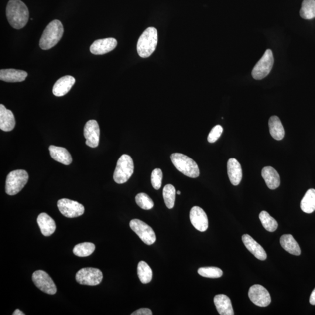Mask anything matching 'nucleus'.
Listing matches in <instances>:
<instances>
[{
	"mask_svg": "<svg viewBox=\"0 0 315 315\" xmlns=\"http://www.w3.org/2000/svg\"><path fill=\"white\" fill-rule=\"evenodd\" d=\"M57 206L64 216L70 218L80 217L85 211L83 205L67 198H63L58 201Z\"/></svg>",
	"mask_w": 315,
	"mask_h": 315,
	"instance_id": "nucleus-11",
	"label": "nucleus"
},
{
	"mask_svg": "<svg viewBox=\"0 0 315 315\" xmlns=\"http://www.w3.org/2000/svg\"><path fill=\"white\" fill-rule=\"evenodd\" d=\"M163 173L161 169L157 168L153 170L151 175V182L154 189L159 190L161 187Z\"/></svg>",
	"mask_w": 315,
	"mask_h": 315,
	"instance_id": "nucleus-35",
	"label": "nucleus"
},
{
	"mask_svg": "<svg viewBox=\"0 0 315 315\" xmlns=\"http://www.w3.org/2000/svg\"><path fill=\"white\" fill-rule=\"evenodd\" d=\"M12 315H25V314H24L23 312L19 310V309H16L14 312H13V313L12 314Z\"/></svg>",
	"mask_w": 315,
	"mask_h": 315,
	"instance_id": "nucleus-39",
	"label": "nucleus"
},
{
	"mask_svg": "<svg viewBox=\"0 0 315 315\" xmlns=\"http://www.w3.org/2000/svg\"><path fill=\"white\" fill-rule=\"evenodd\" d=\"M136 204L139 207L145 210H149L154 207V203L152 198L146 193H139L135 197Z\"/></svg>",
	"mask_w": 315,
	"mask_h": 315,
	"instance_id": "nucleus-34",
	"label": "nucleus"
},
{
	"mask_svg": "<svg viewBox=\"0 0 315 315\" xmlns=\"http://www.w3.org/2000/svg\"><path fill=\"white\" fill-rule=\"evenodd\" d=\"M75 83V79L70 75H66V76L60 78L54 85L53 94L56 97H63L70 91Z\"/></svg>",
	"mask_w": 315,
	"mask_h": 315,
	"instance_id": "nucleus-17",
	"label": "nucleus"
},
{
	"mask_svg": "<svg viewBox=\"0 0 315 315\" xmlns=\"http://www.w3.org/2000/svg\"><path fill=\"white\" fill-rule=\"evenodd\" d=\"M130 227L134 231L141 240L146 245H151L156 240V236L153 229L145 222L133 219L130 222Z\"/></svg>",
	"mask_w": 315,
	"mask_h": 315,
	"instance_id": "nucleus-8",
	"label": "nucleus"
},
{
	"mask_svg": "<svg viewBox=\"0 0 315 315\" xmlns=\"http://www.w3.org/2000/svg\"><path fill=\"white\" fill-rule=\"evenodd\" d=\"M227 170L229 179L234 186H238L242 179V170L241 164L235 158L228 160Z\"/></svg>",
	"mask_w": 315,
	"mask_h": 315,
	"instance_id": "nucleus-19",
	"label": "nucleus"
},
{
	"mask_svg": "<svg viewBox=\"0 0 315 315\" xmlns=\"http://www.w3.org/2000/svg\"><path fill=\"white\" fill-rule=\"evenodd\" d=\"M42 234L45 236H49L56 231V225L53 219L46 213H41L37 218Z\"/></svg>",
	"mask_w": 315,
	"mask_h": 315,
	"instance_id": "nucleus-20",
	"label": "nucleus"
},
{
	"mask_svg": "<svg viewBox=\"0 0 315 315\" xmlns=\"http://www.w3.org/2000/svg\"><path fill=\"white\" fill-rule=\"evenodd\" d=\"M153 313L149 308H140V309L133 312L131 315H152Z\"/></svg>",
	"mask_w": 315,
	"mask_h": 315,
	"instance_id": "nucleus-37",
	"label": "nucleus"
},
{
	"mask_svg": "<svg viewBox=\"0 0 315 315\" xmlns=\"http://www.w3.org/2000/svg\"><path fill=\"white\" fill-rule=\"evenodd\" d=\"M269 132L273 139L282 140L285 135V131L280 119L276 116L270 117L269 121Z\"/></svg>",
	"mask_w": 315,
	"mask_h": 315,
	"instance_id": "nucleus-26",
	"label": "nucleus"
},
{
	"mask_svg": "<svg viewBox=\"0 0 315 315\" xmlns=\"http://www.w3.org/2000/svg\"><path fill=\"white\" fill-rule=\"evenodd\" d=\"M222 132H223V128L221 125H216L209 133L208 136V141L210 143H214L217 142L218 139L220 138Z\"/></svg>",
	"mask_w": 315,
	"mask_h": 315,
	"instance_id": "nucleus-36",
	"label": "nucleus"
},
{
	"mask_svg": "<svg viewBox=\"0 0 315 315\" xmlns=\"http://www.w3.org/2000/svg\"><path fill=\"white\" fill-rule=\"evenodd\" d=\"M273 64L274 57L272 51L270 49H268L253 68L252 71L253 78L255 80H260L268 76L272 69Z\"/></svg>",
	"mask_w": 315,
	"mask_h": 315,
	"instance_id": "nucleus-7",
	"label": "nucleus"
},
{
	"mask_svg": "<svg viewBox=\"0 0 315 315\" xmlns=\"http://www.w3.org/2000/svg\"><path fill=\"white\" fill-rule=\"evenodd\" d=\"M28 73L23 70L2 69L0 71V80L7 83H19L26 80Z\"/></svg>",
	"mask_w": 315,
	"mask_h": 315,
	"instance_id": "nucleus-21",
	"label": "nucleus"
},
{
	"mask_svg": "<svg viewBox=\"0 0 315 315\" xmlns=\"http://www.w3.org/2000/svg\"><path fill=\"white\" fill-rule=\"evenodd\" d=\"M176 193L177 194H179V195L181 194V192L180 191H177Z\"/></svg>",
	"mask_w": 315,
	"mask_h": 315,
	"instance_id": "nucleus-40",
	"label": "nucleus"
},
{
	"mask_svg": "<svg viewBox=\"0 0 315 315\" xmlns=\"http://www.w3.org/2000/svg\"><path fill=\"white\" fill-rule=\"evenodd\" d=\"M134 172V163L131 157L123 154L118 160L114 174V179L116 183L126 182Z\"/></svg>",
	"mask_w": 315,
	"mask_h": 315,
	"instance_id": "nucleus-6",
	"label": "nucleus"
},
{
	"mask_svg": "<svg viewBox=\"0 0 315 315\" xmlns=\"http://www.w3.org/2000/svg\"><path fill=\"white\" fill-rule=\"evenodd\" d=\"M84 135L86 139V145L96 148L99 145L100 138V129L98 123L95 120H90L85 124L84 129Z\"/></svg>",
	"mask_w": 315,
	"mask_h": 315,
	"instance_id": "nucleus-13",
	"label": "nucleus"
},
{
	"mask_svg": "<svg viewBox=\"0 0 315 315\" xmlns=\"http://www.w3.org/2000/svg\"><path fill=\"white\" fill-rule=\"evenodd\" d=\"M158 43V32L156 28L150 27L145 30L138 40L137 51L140 57H150L155 51Z\"/></svg>",
	"mask_w": 315,
	"mask_h": 315,
	"instance_id": "nucleus-3",
	"label": "nucleus"
},
{
	"mask_svg": "<svg viewBox=\"0 0 315 315\" xmlns=\"http://www.w3.org/2000/svg\"><path fill=\"white\" fill-rule=\"evenodd\" d=\"M138 275L143 284H147L151 282L153 277L152 269L144 261H140L138 266Z\"/></svg>",
	"mask_w": 315,
	"mask_h": 315,
	"instance_id": "nucleus-29",
	"label": "nucleus"
},
{
	"mask_svg": "<svg viewBox=\"0 0 315 315\" xmlns=\"http://www.w3.org/2000/svg\"><path fill=\"white\" fill-rule=\"evenodd\" d=\"M242 241L248 251L260 260H265L267 258L266 253L261 245L253 239L251 236L245 234L242 236Z\"/></svg>",
	"mask_w": 315,
	"mask_h": 315,
	"instance_id": "nucleus-18",
	"label": "nucleus"
},
{
	"mask_svg": "<svg viewBox=\"0 0 315 315\" xmlns=\"http://www.w3.org/2000/svg\"><path fill=\"white\" fill-rule=\"evenodd\" d=\"M117 44V40L112 37L98 39L91 44L90 51L95 55H102L114 50Z\"/></svg>",
	"mask_w": 315,
	"mask_h": 315,
	"instance_id": "nucleus-15",
	"label": "nucleus"
},
{
	"mask_svg": "<svg viewBox=\"0 0 315 315\" xmlns=\"http://www.w3.org/2000/svg\"><path fill=\"white\" fill-rule=\"evenodd\" d=\"M103 274L100 270L93 268H85L77 272V282L82 285L97 286L102 282Z\"/></svg>",
	"mask_w": 315,
	"mask_h": 315,
	"instance_id": "nucleus-9",
	"label": "nucleus"
},
{
	"mask_svg": "<svg viewBox=\"0 0 315 315\" xmlns=\"http://www.w3.org/2000/svg\"><path fill=\"white\" fill-rule=\"evenodd\" d=\"M262 176L269 189L275 190L280 184V178L277 171L271 166L263 167Z\"/></svg>",
	"mask_w": 315,
	"mask_h": 315,
	"instance_id": "nucleus-24",
	"label": "nucleus"
},
{
	"mask_svg": "<svg viewBox=\"0 0 315 315\" xmlns=\"http://www.w3.org/2000/svg\"><path fill=\"white\" fill-rule=\"evenodd\" d=\"M310 303L311 305H313V306L315 305V288L311 294Z\"/></svg>",
	"mask_w": 315,
	"mask_h": 315,
	"instance_id": "nucleus-38",
	"label": "nucleus"
},
{
	"mask_svg": "<svg viewBox=\"0 0 315 315\" xmlns=\"http://www.w3.org/2000/svg\"><path fill=\"white\" fill-rule=\"evenodd\" d=\"M214 302L218 313L220 315H234L231 301L228 296L224 294H218L214 297Z\"/></svg>",
	"mask_w": 315,
	"mask_h": 315,
	"instance_id": "nucleus-23",
	"label": "nucleus"
},
{
	"mask_svg": "<svg viewBox=\"0 0 315 315\" xmlns=\"http://www.w3.org/2000/svg\"><path fill=\"white\" fill-rule=\"evenodd\" d=\"M95 246L91 242L81 243L75 246L73 253L78 257H87L94 252Z\"/></svg>",
	"mask_w": 315,
	"mask_h": 315,
	"instance_id": "nucleus-30",
	"label": "nucleus"
},
{
	"mask_svg": "<svg viewBox=\"0 0 315 315\" xmlns=\"http://www.w3.org/2000/svg\"><path fill=\"white\" fill-rule=\"evenodd\" d=\"M300 207L304 213L311 214L315 210V190L311 189L308 190L302 200L301 201Z\"/></svg>",
	"mask_w": 315,
	"mask_h": 315,
	"instance_id": "nucleus-27",
	"label": "nucleus"
},
{
	"mask_svg": "<svg viewBox=\"0 0 315 315\" xmlns=\"http://www.w3.org/2000/svg\"><path fill=\"white\" fill-rule=\"evenodd\" d=\"M49 149L51 158L57 162L69 165L73 161L71 154L64 147L50 146Z\"/></svg>",
	"mask_w": 315,
	"mask_h": 315,
	"instance_id": "nucleus-22",
	"label": "nucleus"
},
{
	"mask_svg": "<svg viewBox=\"0 0 315 315\" xmlns=\"http://www.w3.org/2000/svg\"><path fill=\"white\" fill-rule=\"evenodd\" d=\"M300 14L304 19L315 18V0H304L300 9Z\"/></svg>",
	"mask_w": 315,
	"mask_h": 315,
	"instance_id": "nucleus-28",
	"label": "nucleus"
},
{
	"mask_svg": "<svg viewBox=\"0 0 315 315\" xmlns=\"http://www.w3.org/2000/svg\"><path fill=\"white\" fill-rule=\"evenodd\" d=\"M248 296L253 304L260 307L268 306L271 303V297L268 291L259 284H255L250 287Z\"/></svg>",
	"mask_w": 315,
	"mask_h": 315,
	"instance_id": "nucleus-12",
	"label": "nucleus"
},
{
	"mask_svg": "<svg viewBox=\"0 0 315 315\" xmlns=\"http://www.w3.org/2000/svg\"><path fill=\"white\" fill-rule=\"evenodd\" d=\"M16 124L15 116L11 111L0 105V129L4 132H10L14 129Z\"/></svg>",
	"mask_w": 315,
	"mask_h": 315,
	"instance_id": "nucleus-16",
	"label": "nucleus"
},
{
	"mask_svg": "<svg viewBox=\"0 0 315 315\" xmlns=\"http://www.w3.org/2000/svg\"><path fill=\"white\" fill-rule=\"evenodd\" d=\"M176 189L172 184H167L163 188V196L166 207L169 209L174 207L176 199Z\"/></svg>",
	"mask_w": 315,
	"mask_h": 315,
	"instance_id": "nucleus-31",
	"label": "nucleus"
},
{
	"mask_svg": "<svg viewBox=\"0 0 315 315\" xmlns=\"http://www.w3.org/2000/svg\"><path fill=\"white\" fill-rule=\"evenodd\" d=\"M32 280L35 286L44 293L53 295L57 292V287L53 280L43 270H37L33 273Z\"/></svg>",
	"mask_w": 315,
	"mask_h": 315,
	"instance_id": "nucleus-10",
	"label": "nucleus"
},
{
	"mask_svg": "<svg viewBox=\"0 0 315 315\" xmlns=\"http://www.w3.org/2000/svg\"><path fill=\"white\" fill-rule=\"evenodd\" d=\"M28 173L26 170H16L10 172L6 177L5 191L9 196H14L21 191L28 182Z\"/></svg>",
	"mask_w": 315,
	"mask_h": 315,
	"instance_id": "nucleus-5",
	"label": "nucleus"
},
{
	"mask_svg": "<svg viewBox=\"0 0 315 315\" xmlns=\"http://www.w3.org/2000/svg\"><path fill=\"white\" fill-rule=\"evenodd\" d=\"M170 158L176 168L184 175L191 178H197L200 176L199 167L191 158L183 154L173 153L171 155Z\"/></svg>",
	"mask_w": 315,
	"mask_h": 315,
	"instance_id": "nucleus-4",
	"label": "nucleus"
},
{
	"mask_svg": "<svg viewBox=\"0 0 315 315\" xmlns=\"http://www.w3.org/2000/svg\"><path fill=\"white\" fill-rule=\"evenodd\" d=\"M259 219L261 221L263 227L267 231L273 232L275 231L278 227V224L275 219L270 216V215L265 211H263L259 214Z\"/></svg>",
	"mask_w": 315,
	"mask_h": 315,
	"instance_id": "nucleus-32",
	"label": "nucleus"
},
{
	"mask_svg": "<svg viewBox=\"0 0 315 315\" xmlns=\"http://www.w3.org/2000/svg\"><path fill=\"white\" fill-rule=\"evenodd\" d=\"M198 273L201 276L212 279L220 278L223 275L222 270L216 267L201 268L198 270Z\"/></svg>",
	"mask_w": 315,
	"mask_h": 315,
	"instance_id": "nucleus-33",
	"label": "nucleus"
},
{
	"mask_svg": "<svg viewBox=\"0 0 315 315\" xmlns=\"http://www.w3.org/2000/svg\"><path fill=\"white\" fill-rule=\"evenodd\" d=\"M6 14L10 25L16 29L24 28L29 18V9L20 0H10L6 6Z\"/></svg>",
	"mask_w": 315,
	"mask_h": 315,
	"instance_id": "nucleus-1",
	"label": "nucleus"
},
{
	"mask_svg": "<svg viewBox=\"0 0 315 315\" xmlns=\"http://www.w3.org/2000/svg\"><path fill=\"white\" fill-rule=\"evenodd\" d=\"M280 242L282 248L290 254L296 256L301 255L300 246L292 235H283L280 238Z\"/></svg>",
	"mask_w": 315,
	"mask_h": 315,
	"instance_id": "nucleus-25",
	"label": "nucleus"
},
{
	"mask_svg": "<svg viewBox=\"0 0 315 315\" xmlns=\"http://www.w3.org/2000/svg\"><path fill=\"white\" fill-rule=\"evenodd\" d=\"M64 28L59 20H54L44 29L40 39L39 46L42 50H49L55 46L62 38Z\"/></svg>",
	"mask_w": 315,
	"mask_h": 315,
	"instance_id": "nucleus-2",
	"label": "nucleus"
},
{
	"mask_svg": "<svg viewBox=\"0 0 315 315\" xmlns=\"http://www.w3.org/2000/svg\"><path fill=\"white\" fill-rule=\"evenodd\" d=\"M190 218L194 227L200 232L207 231L208 220L206 213L200 207L194 206L190 211Z\"/></svg>",
	"mask_w": 315,
	"mask_h": 315,
	"instance_id": "nucleus-14",
	"label": "nucleus"
}]
</instances>
